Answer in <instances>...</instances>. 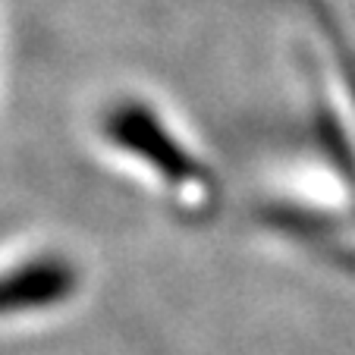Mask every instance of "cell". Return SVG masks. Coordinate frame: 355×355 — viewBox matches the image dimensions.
<instances>
[{
  "mask_svg": "<svg viewBox=\"0 0 355 355\" xmlns=\"http://www.w3.org/2000/svg\"><path fill=\"white\" fill-rule=\"evenodd\" d=\"M104 135L123 148L126 155L139 157L148 170H155L167 186L189 192L214 195V176L208 167L164 126V120L141 101H123L104 116Z\"/></svg>",
  "mask_w": 355,
  "mask_h": 355,
  "instance_id": "6da1fadb",
  "label": "cell"
},
{
  "mask_svg": "<svg viewBox=\"0 0 355 355\" xmlns=\"http://www.w3.org/2000/svg\"><path fill=\"white\" fill-rule=\"evenodd\" d=\"M79 283V270L60 255H41L0 274V318L16 311L51 309L69 299Z\"/></svg>",
  "mask_w": 355,
  "mask_h": 355,
  "instance_id": "7a4b0ae2",
  "label": "cell"
}]
</instances>
